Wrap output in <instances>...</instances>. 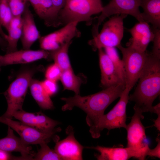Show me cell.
Segmentation results:
<instances>
[{"mask_svg":"<svg viewBox=\"0 0 160 160\" xmlns=\"http://www.w3.org/2000/svg\"><path fill=\"white\" fill-rule=\"evenodd\" d=\"M125 88L120 84L105 88L97 93L81 96L75 95L73 97L61 98L65 104L62 107L63 111L71 110L74 107L81 109L87 114L86 121L90 127L95 126L108 106L120 97Z\"/></svg>","mask_w":160,"mask_h":160,"instance_id":"1","label":"cell"},{"mask_svg":"<svg viewBox=\"0 0 160 160\" xmlns=\"http://www.w3.org/2000/svg\"><path fill=\"white\" fill-rule=\"evenodd\" d=\"M138 81L129 100L135 103L134 110L153 113V103L160 93V57L148 53Z\"/></svg>","mask_w":160,"mask_h":160,"instance_id":"2","label":"cell"},{"mask_svg":"<svg viewBox=\"0 0 160 160\" xmlns=\"http://www.w3.org/2000/svg\"><path fill=\"white\" fill-rule=\"evenodd\" d=\"M103 6L101 0H67L59 13L61 25L77 21L91 23L93 15L101 12Z\"/></svg>","mask_w":160,"mask_h":160,"instance_id":"3","label":"cell"},{"mask_svg":"<svg viewBox=\"0 0 160 160\" xmlns=\"http://www.w3.org/2000/svg\"><path fill=\"white\" fill-rule=\"evenodd\" d=\"M36 71V69L32 68L22 71L11 84L4 93L7 103V108L1 117L12 119V115L15 112L23 109L22 106L28 88Z\"/></svg>","mask_w":160,"mask_h":160,"instance_id":"4","label":"cell"},{"mask_svg":"<svg viewBox=\"0 0 160 160\" xmlns=\"http://www.w3.org/2000/svg\"><path fill=\"white\" fill-rule=\"evenodd\" d=\"M134 111L130 122L125 128L127 132V147L132 157L144 160L147 156L150 148L145 134V128L141 121L144 118L143 113L139 110Z\"/></svg>","mask_w":160,"mask_h":160,"instance_id":"5","label":"cell"},{"mask_svg":"<svg viewBox=\"0 0 160 160\" xmlns=\"http://www.w3.org/2000/svg\"><path fill=\"white\" fill-rule=\"evenodd\" d=\"M130 91L125 87L119 100L112 109L107 113L101 116L95 126L90 127L89 131L93 138L99 137L101 132L104 129L109 131L115 128H126L127 125L126 107Z\"/></svg>","mask_w":160,"mask_h":160,"instance_id":"6","label":"cell"},{"mask_svg":"<svg viewBox=\"0 0 160 160\" xmlns=\"http://www.w3.org/2000/svg\"><path fill=\"white\" fill-rule=\"evenodd\" d=\"M127 15H117L105 22L99 33L89 42L94 49L117 47L121 44L123 37L124 19Z\"/></svg>","mask_w":160,"mask_h":160,"instance_id":"7","label":"cell"},{"mask_svg":"<svg viewBox=\"0 0 160 160\" xmlns=\"http://www.w3.org/2000/svg\"><path fill=\"white\" fill-rule=\"evenodd\" d=\"M121 51L125 75V87L131 90L137 81L146 61L148 53L142 52L130 46L117 47Z\"/></svg>","mask_w":160,"mask_h":160,"instance_id":"8","label":"cell"},{"mask_svg":"<svg viewBox=\"0 0 160 160\" xmlns=\"http://www.w3.org/2000/svg\"><path fill=\"white\" fill-rule=\"evenodd\" d=\"M0 122L6 124L15 131L20 136V138L25 144L39 145L48 143L52 140L55 142L59 140V137L56 135L61 131L57 128L49 132H42L28 126L20 121L13 120L12 119L0 117Z\"/></svg>","mask_w":160,"mask_h":160,"instance_id":"9","label":"cell"},{"mask_svg":"<svg viewBox=\"0 0 160 160\" xmlns=\"http://www.w3.org/2000/svg\"><path fill=\"white\" fill-rule=\"evenodd\" d=\"M140 2V0H111L103 7L100 15L97 18V23L94 27V35L98 33L99 27L104 20L113 15H130L139 22L144 21L139 9Z\"/></svg>","mask_w":160,"mask_h":160,"instance_id":"10","label":"cell"},{"mask_svg":"<svg viewBox=\"0 0 160 160\" xmlns=\"http://www.w3.org/2000/svg\"><path fill=\"white\" fill-rule=\"evenodd\" d=\"M79 23L77 21L69 23L58 30L41 36L39 40L41 49L48 51L54 50L72 41L74 38L80 37L81 33L77 28Z\"/></svg>","mask_w":160,"mask_h":160,"instance_id":"11","label":"cell"},{"mask_svg":"<svg viewBox=\"0 0 160 160\" xmlns=\"http://www.w3.org/2000/svg\"><path fill=\"white\" fill-rule=\"evenodd\" d=\"M66 133L67 136L65 138L56 142L54 150L62 160H83L82 152L85 147L76 139L71 126L67 128Z\"/></svg>","mask_w":160,"mask_h":160,"instance_id":"12","label":"cell"},{"mask_svg":"<svg viewBox=\"0 0 160 160\" xmlns=\"http://www.w3.org/2000/svg\"><path fill=\"white\" fill-rule=\"evenodd\" d=\"M12 117L28 126L44 132H49L55 130L60 124L41 112L29 113L23 110L15 112Z\"/></svg>","mask_w":160,"mask_h":160,"instance_id":"13","label":"cell"},{"mask_svg":"<svg viewBox=\"0 0 160 160\" xmlns=\"http://www.w3.org/2000/svg\"><path fill=\"white\" fill-rule=\"evenodd\" d=\"M29 6L28 3L21 15L22 25L20 39L24 49H30L33 44L41 36Z\"/></svg>","mask_w":160,"mask_h":160,"instance_id":"14","label":"cell"},{"mask_svg":"<svg viewBox=\"0 0 160 160\" xmlns=\"http://www.w3.org/2000/svg\"><path fill=\"white\" fill-rule=\"evenodd\" d=\"M132 37L128 46L142 52H145L154 38V33L148 23L145 21L139 22L128 30Z\"/></svg>","mask_w":160,"mask_h":160,"instance_id":"15","label":"cell"},{"mask_svg":"<svg viewBox=\"0 0 160 160\" xmlns=\"http://www.w3.org/2000/svg\"><path fill=\"white\" fill-rule=\"evenodd\" d=\"M50 57V52L43 49L36 50L30 49L17 50L3 55L2 66L28 63Z\"/></svg>","mask_w":160,"mask_h":160,"instance_id":"16","label":"cell"},{"mask_svg":"<svg viewBox=\"0 0 160 160\" xmlns=\"http://www.w3.org/2000/svg\"><path fill=\"white\" fill-rule=\"evenodd\" d=\"M98 50L102 85L105 88L120 84L125 85L120 79L112 62L108 55L103 49Z\"/></svg>","mask_w":160,"mask_h":160,"instance_id":"17","label":"cell"},{"mask_svg":"<svg viewBox=\"0 0 160 160\" xmlns=\"http://www.w3.org/2000/svg\"><path fill=\"white\" fill-rule=\"evenodd\" d=\"M36 13L48 27H57L61 25L58 13L51 0H28Z\"/></svg>","mask_w":160,"mask_h":160,"instance_id":"18","label":"cell"},{"mask_svg":"<svg viewBox=\"0 0 160 160\" xmlns=\"http://www.w3.org/2000/svg\"><path fill=\"white\" fill-rule=\"evenodd\" d=\"M0 149L9 153L19 152L23 160H33L34 155L32 151L31 147L24 143L20 138L16 136L13 130L9 127L7 135L0 139Z\"/></svg>","mask_w":160,"mask_h":160,"instance_id":"19","label":"cell"},{"mask_svg":"<svg viewBox=\"0 0 160 160\" xmlns=\"http://www.w3.org/2000/svg\"><path fill=\"white\" fill-rule=\"evenodd\" d=\"M85 148L98 151L99 153L95 154V156L99 160H127L132 157L127 147H109L97 145Z\"/></svg>","mask_w":160,"mask_h":160,"instance_id":"20","label":"cell"},{"mask_svg":"<svg viewBox=\"0 0 160 160\" xmlns=\"http://www.w3.org/2000/svg\"><path fill=\"white\" fill-rule=\"evenodd\" d=\"M140 7L143 9L144 21L151 23L153 28L160 29V0H140Z\"/></svg>","mask_w":160,"mask_h":160,"instance_id":"21","label":"cell"},{"mask_svg":"<svg viewBox=\"0 0 160 160\" xmlns=\"http://www.w3.org/2000/svg\"><path fill=\"white\" fill-rule=\"evenodd\" d=\"M29 87L33 97L41 108L44 110H49L54 108L50 96L44 89L41 82L32 79Z\"/></svg>","mask_w":160,"mask_h":160,"instance_id":"22","label":"cell"},{"mask_svg":"<svg viewBox=\"0 0 160 160\" xmlns=\"http://www.w3.org/2000/svg\"><path fill=\"white\" fill-rule=\"evenodd\" d=\"M71 42H67L58 49L50 52V57L63 71L72 68L68 54V48Z\"/></svg>","mask_w":160,"mask_h":160,"instance_id":"23","label":"cell"},{"mask_svg":"<svg viewBox=\"0 0 160 160\" xmlns=\"http://www.w3.org/2000/svg\"><path fill=\"white\" fill-rule=\"evenodd\" d=\"M60 80L64 89L71 90L73 91L75 95H79L82 80L81 77L74 74L72 68L63 71Z\"/></svg>","mask_w":160,"mask_h":160,"instance_id":"24","label":"cell"},{"mask_svg":"<svg viewBox=\"0 0 160 160\" xmlns=\"http://www.w3.org/2000/svg\"><path fill=\"white\" fill-rule=\"evenodd\" d=\"M22 25L17 27H9L7 30L8 34L6 39L7 43L6 54L17 50V44L21 36Z\"/></svg>","mask_w":160,"mask_h":160,"instance_id":"25","label":"cell"},{"mask_svg":"<svg viewBox=\"0 0 160 160\" xmlns=\"http://www.w3.org/2000/svg\"><path fill=\"white\" fill-rule=\"evenodd\" d=\"M105 52L110 58L121 80L125 85V75L124 64L115 47L104 48Z\"/></svg>","mask_w":160,"mask_h":160,"instance_id":"26","label":"cell"},{"mask_svg":"<svg viewBox=\"0 0 160 160\" xmlns=\"http://www.w3.org/2000/svg\"><path fill=\"white\" fill-rule=\"evenodd\" d=\"M39 145L40 148L36 154L34 155L33 160H62L55 150L50 148L47 143H43Z\"/></svg>","mask_w":160,"mask_h":160,"instance_id":"27","label":"cell"},{"mask_svg":"<svg viewBox=\"0 0 160 160\" xmlns=\"http://www.w3.org/2000/svg\"><path fill=\"white\" fill-rule=\"evenodd\" d=\"M13 16L8 0H0V23L7 30Z\"/></svg>","mask_w":160,"mask_h":160,"instance_id":"28","label":"cell"},{"mask_svg":"<svg viewBox=\"0 0 160 160\" xmlns=\"http://www.w3.org/2000/svg\"><path fill=\"white\" fill-rule=\"evenodd\" d=\"M13 16L21 15L29 3L28 0H8Z\"/></svg>","mask_w":160,"mask_h":160,"instance_id":"29","label":"cell"},{"mask_svg":"<svg viewBox=\"0 0 160 160\" xmlns=\"http://www.w3.org/2000/svg\"><path fill=\"white\" fill-rule=\"evenodd\" d=\"M62 72L63 71L60 67L54 63L47 69L45 77L47 79L56 81L60 79Z\"/></svg>","mask_w":160,"mask_h":160,"instance_id":"30","label":"cell"},{"mask_svg":"<svg viewBox=\"0 0 160 160\" xmlns=\"http://www.w3.org/2000/svg\"><path fill=\"white\" fill-rule=\"evenodd\" d=\"M154 38L153 40V46L150 53L153 55L160 57V30L159 28H153Z\"/></svg>","mask_w":160,"mask_h":160,"instance_id":"31","label":"cell"},{"mask_svg":"<svg viewBox=\"0 0 160 160\" xmlns=\"http://www.w3.org/2000/svg\"><path fill=\"white\" fill-rule=\"evenodd\" d=\"M41 82L44 89L50 96L57 92V86L56 81L46 79Z\"/></svg>","mask_w":160,"mask_h":160,"instance_id":"32","label":"cell"},{"mask_svg":"<svg viewBox=\"0 0 160 160\" xmlns=\"http://www.w3.org/2000/svg\"><path fill=\"white\" fill-rule=\"evenodd\" d=\"M157 143L156 146L153 149L150 148L148 151L147 155L151 157L160 158V135H158L156 139Z\"/></svg>","mask_w":160,"mask_h":160,"instance_id":"33","label":"cell"},{"mask_svg":"<svg viewBox=\"0 0 160 160\" xmlns=\"http://www.w3.org/2000/svg\"><path fill=\"white\" fill-rule=\"evenodd\" d=\"M51 1L55 10L59 15L60 10L65 6L67 0H51Z\"/></svg>","mask_w":160,"mask_h":160,"instance_id":"34","label":"cell"},{"mask_svg":"<svg viewBox=\"0 0 160 160\" xmlns=\"http://www.w3.org/2000/svg\"><path fill=\"white\" fill-rule=\"evenodd\" d=\"M22 24L21 15L13 16L10 22L9 27H18L21 25Z\"/></svg>","mask_w":160,"mask_h":160,"instance_id":"35","label":"cell"},{"mask_svg":"<svg viewBox=\"0 0 160 160\" xmlns=\"http://www.w3.org/2000/svg\"><path fill=\"white\" fill-rule=\"evenodd\" d=\"M15 159L10 154V153L0 149V160Z\"/></svg>","mask_w":160,"mask_h":160,"instance_id":"36","label":"cell"},{"mask_svg":"<svg viewBox=\"0 0 160 160\" xmlns=\"http://www.w3.org/2000/svg\"><path fill=\"white\" fill-rule=\"evenodd\" d=\"M7 45V43L6 40L0 35V46L6 49Z\"/></svg>","mask_w":160,"mask_h":160,"instance_id":"37","label":"cell"},{"mask_svg":"<svg viewBox=\"0 0 160 160\" xmlns=\"http://www.w3.org/2000/svg\"><path fill=\"white\" fill-rule=\"evenodd\" d=\"M0 35L5 40L7 36V35L5 33L2 28V26L0 23Z\"/></svg>","mask_w":160,"mask_h":160,"instance_id":"38","label":"cell"},{"mask_svg":"<svg viewBox=\"0 0 160 160\" xmlns=\"http://www.w3.org/2000/svg\"><path fill=\"white\" fill-rule=\"evenodd\" d=\"M3 55H0V70L1 67L2 66V60L3 59Z\"/></svg>","mask_w":160,"mask_h":160,"instance_id":"39","label":"cell"}]
</instances>
